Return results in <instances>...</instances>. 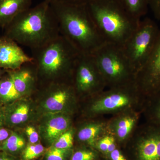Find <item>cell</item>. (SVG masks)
Returning a JSON list of instances; mask_svg holds the SVG:
<instances>
[{
	"mask_svg": "<svg viewBox=\"0 0 160 160\" xmlns=\"http://www.w3.org/2000/svg\"><path fill=\"white\" fill-rule=\"evenodd\" d=\"M60 33L81 54L93 55L106 43L92 18L87 5H72L61 0L50 3Z\"/></svg>",
	"mask_w": 160,
	"mask_h": 160,
	"instance_id": "1",
	"label": "cell"
},
{
	"mask_svg": "<svg viewBox=\"0 0 160 160\" xmlns=\"http://www.w3.org/2000/svg\"><path fill=\"white\" fill-rule=\"evenodd\" d=\"M4 30V36L31 49L44 46L60 35L57 19L50 4L45 1L18 15Z\"/></svg>",
	"mask_w": 160,
	"mask_h": 160,
	"instance_id": "2",
	"label": "cell"
},
{
	"mask_svg": "<svg viewBox=\"0 0 160 160\" xmlns=\"http://www.w3.org/2000/svg\"><path fill=\"white\" fill-rule=\"evenodd\" d=\"M38 77L52 83L72 82L76 63L81 54L60 35L37 49H31Z\"/></svg>",
	"mask_w": 160,
	"mask_h": 160,
	"instance_id": "3",
	"label": "cell"
},
{
	"mask_svg": "<svg viewBox=\"0 0 160 160\" xmlns=\"http://www.w3.org/2000/svg\"><path fill=\"white\" fill-rule=\"evenodd\" d=\"M87 6L106 42L122 48L141 20L132 16L118 0H91Z\"/></svg>",
	"mask_w": 160,
	"mask_h": 160,
	"instance_id": "4",
	"label": "cell"
},
{
	"mask_svg": "<svg viewBox=\"0 0 160 160\" xmlns=\"http://www.w3.org/2000/svg\"><path fill=\"white\" fill-rule=\"evenodd\" d=\"M88 98L83 111L89 119L112 116L129 109L142 111L146 97L134 84L106 88Z\"/></svg>",
	"mask_w": 160,
	"mask_h": 160,
	"instance_id": "5",
	"label": "cell"
},
{
	"mask_svg": "<svg viewBox=\"0 0 160 160\" xmlns=\"http://www.w3.org/2000/svg\"><path fill=\"white\" fill-rule=\"evenodd\" d=\"M92 56L104 78L107 88L136 84V72L122 47L106 43Z\"/></svg>",
	"mask_w": 160,
	"mask_h": 160,
	"instance_id": "6",
	"label": "cell"
},
{
	"mask_svg": "<svg viewBox=\"0 0 160 160\" xmlns=\"http://www.w3.org/2000/svg\"><path fill=\"white\" fill-rule=\"evenodd\" d=\"M160 29L149 18L140 20L136 29L122 47L123 51L137 74L149 59Z\"/></svg>",
	"mask_w": 160,
	"mask_h": 160,
	"instance_id": "7",
	"label": "cell"
},
{
	"mask_svg": "<svg viewBox=\"0 0 160 160\" xmlns=\"http://www.w3.org/2000/svg\"><path fill=\"white\" fill-rule=\"evenodd\" d=\"M72 83L78 98H89L107 88L92 55H80L73 69Z\"/></svg>",
	"mask_w": 160,
	"mask_h": 160,
	"instance_id": "8",
	"label": "cell"
},
{
	"mask_svg": "<svg viewBox=\"0 0 160 160\" xmlns=\"http://www.w3.org/2000/svg\"><path fill=\"white\" fill-rule=\"evenodd\" d=\"M125 145L134 160H160V126L146 121L139 123Z\"/></svg>",
	"mask_w": 160,
	"mask_h": 160,
	"instance_id": "9",
	"label": "cell"
},
{
	"mask_svg": "<svg viewBox=\"0 0 160 160\" xmlns=\"http://www.w3.org/2000/svg\"><path fill=\"white\" fill-rule=\"evenodd\" d=\"M46 89L43 108L47 113L74 114L78 107V97L72 83H52Z\"/></svg>",
	"mask_w": 160,
	"mask_h": 160,
	"instance_id": "10",
	"label": "cell"
},
{
	"mask_svg": "<svg viewBox=\"0 0 160 160\" xmlns=\"http://www.w3.org/2000/svg\"><path fill=\"white\" fill-rule=\"evenodd\" d=\"M136 84L146 97L160 90V29L149 59L137 74Z\"/></svg>",
	"mask_w": 160,
	"mask_h": 160,
	"instance_id": "11",
	"label": "cell"
},
{
	"mask_svg": "<svg viewBox=\"0 0 160 160\" xmlns=\"http://www.w3.org/2000/svg\"><path fill=\"white\" fill-rule=\"evenodd\" d=\"M142 111L129 109L112 116L108 119V132L114 137L118 146L125 145L139 124Z\"/></svg>",
	"mask_w": 160,
	"mask_h": 160,
	"instance_id": "12",
	"label": "cell"
},
{
	"mask_svg": "<svg viewBox=\"0 0 160 160\" xmlns=\"http://www.w3.org/2000/svg\"><path fill=\"white\" fill-rule=\"evenodd\" d=\"M32 61V57L26 54L17 43L4 36L0 38V68L15 70Z\"/></svg>",
	"mask_w": 160,
	"mask_h": 160,
	"instance_id": "13",
	"label": "cell"
},
{
	"mask_svg": "<svg viewBox=\"0 0 160 160\" xmlns=\"http://www.w3.org/2000/svg\"><path fill=\"white\" fill-rule=\"evenodd\" d=\"M88 122L75 129V138L81 144L94 148L101 138L109 133L107 129L108 119L105 117L88 119Z\"/></svg>",
	"mask_w": 160,
	"mask_h": 160,
	"instance_id": "14",
	"label": "cell"
},
{
	"mask_svg": "<svg viewBox=\"0 0 160 160\" xmlns=\"http://www.w3.org/2000/svg\"><path fill=\"white\" fill-rule=\"evenodd\" d=\"M47 114L42 132L46 142L52 145L63 133L72 127V115L64 112Z\"/></svg>",
	"mask_w": 160,
	"mask_h": 160,
	"instance_id": "15",
	"label": "cell"
},
{
	"mask_svg": "<svg viewBox=\"0 0 160 160\" xmlns=\"http://www.w3.org/2000/svg\"><path fill=\"white\" fill-rule=\"evenodd\" d=\"M8 71L16 89L22 96L29 94L33 90L38 74L33 61L23 64L17 69Z\"/></svg>",
	"mask_w": 160,
	"mask_h": 160,
	"instance_id": "16",
	"label": "cell"
},
{
	"mask_svg": "<svg viewBox=\"0 0 160 160\" xmlns=\"http://www.w3.org/2000/svg\"><path fill=\"white\" fill-rule=\"evenodd\" d=\"M32 0H0V28L4 29L18 15L31 7Z\"/></svg>",
	"mask_w": 160,
	"mask_h": 160,
	"instance_id": "17",
	"label": "cell"
},
{
	"mask_svg": "<svg viewBox=\"0 0 160 160\" xmlns=\"http://www.w3.org/2000/svg\"><path fill=\"white\" fill-rule=\"evenodd\" d=\"M30 104L26 101H20L10 107L7 113V121L10 125L18 126L26 122L32 114Z\"/></svg>",
	"mask_w": 160,
	"mask_h": 160,
	"instance_id": "18",
	"label": "cell"
},
{
	"mask_svg": "<svg viewBox=\"0 0 160 160\" xmlns=\"http://www.w3.org/2000/svg\"><path fill=\"white\" fill-rule=\"evenodd\" d=\"M142 115L145 121L160 126V90L146 97Z\"/></svg>",
	"mask_w": 160,
	"mask_h": 160,
	"instance_id": "19",
	"label": "cell"
},
{
	"mask_svg": "<svg viewBox=\"0 0 160 160\" xmlns=\"http://www.w3.org/2000/svg\"><path fill=\"white\" fill-rule=\"evenodd\" d=\"M22 96L18 92L9 72L0 78V99L4 102H10L18 99Z\"/></svg>",
	"mask_w": 160,
	"mask_h": 160,
	"instance_id": "20",
	"label": "cell"
},
{
	"mask_svg": "<svg viewBox=\"0 0 160 160\" xmlns=\"http://www.w3.org/2000/svg\"><path fill=\"white\" fill-rule=\"evenodd\" d=\"M132 16L139 20L147 13L149 0H118Z\"/></svg>",
	"mask_w": 160,
	"mask_h": 160,
	"instance_id": "21",
	"label": "cell"
},
{
	"mask_svg": "<svg viewBox=\"0 0 160 160\" xmlns=\"http://www.w3.org/2000/svg\"><path fill=\"white\" fill-rule=\"evenodd\" d=\"M26 142L22 137L16 133H12L8 138L0 144V150L15 153L24 149Z\"/></svg>",
	"mask_w": 160,
	"mask_h": 160,
	"instance_id": "22",
	"label": "cell"
},
{
	"mask_svg": "<svg viewBox=\"0 0 160 160\" xmlns=\"http://www.w3.org/2000/svg\"><path fill=\"white\" fill-rule=\"evenodd\" d=\"M75 128L73 126L60 137L52 145L56 148L62 149H72L75 139Z\"/></svg>",
	"mask_w": 160,
	"mask_h": 160,
	"instance_id": "23",
	"label": "cell"
},
{
	"mask_svg": "<svg viewBox=\"0 0 160 160\" xmlns=\"http://www.w3.org/2000/svg\"><path fill=\"white\" fill-rule=\"evenodd\" d=\"M73 152L72 149H62L52 146L46 152V160H68Z\"/></svg>",
	"mask_w": 160,
	"mask_h": 160,
	"instance_id": "24",
	"label": "cell"
},
{
	"mask_svg": "<svg viewBox=\"0 0 160 160\" xmlns=\"http://www.w3.org/2000/svg\"><path fill=\"white\" fill-rule=\"evenodd\" d=\"M98 156L97 150L89 147V149L83 148L73 152L69 160H97Z\"/></svg>",
	"mask_w": 160,
	"mask_h": 160,
	"instance_id": "25",
	"label": "cell"
},
{
	"mask_svg": "<svg viewBox=\"0 0 160 160\" xmlns=\"http://www.w3.org/2000/svg\"><path fill=\"white\" fill-rule=\"evenodd\" d=\"M45 151V148L41 144H30L23 152V160H34L40 156Z\"/></svg>",
	"mask_w": 160,
	"mask_h": 160,
	"instance_id": "26",
	"label": "cell"
},
{
	"mask_svg": "<svg viewBox=\"0 0 160 160\" xmlns=\"http://www.w3.org/2000/svg\"><path fill=\"white\" fill-rule=\"evenodd\" d=\"M112 135L109 133L101 138L96 143L94 149L106 155Z\"/></svg>",
	"mask_w": 160,
	"mask_h": 160,
	"instance_id": "27",
	"label": "cell"
},
{
	"mask_svg": "<svg viewBox=\"0 0 160 160\" xmlns=\"http://www.w3.org/2000/svg\"><path fill=\"white\" fill-rule=\"evenodd\" d=\"M26 132L30 144H37L39 141V134L34 127L28 126L26 129Z\"/></svg>",
	"mask_w": 160,
	"mask_h": 160,
	"instance_id": "28",
	"label": "cell"
},
{
	"mask_svg": "<svg viewBox=\"0 0 160 160\" xmlns=\"http://www.w3.org/2000/svg\"><path fill=\"white\" fill-rule=\"evenodd\" d=\"M149 5L155 18L160 21V0H149Z\"/></svg>",
	"mask_w": 160,
	"mask_h": 160,
	"instance_id": "29",
	"label": "cell"
},
{
	"mask_svg": "<svg viewBox=\"0 0 160 160\" xmlns=\"http://www.w3.org/2000/svg\"><path fill=\"white\" fill-rule=\"evenodd\" d=\"M106 156L110 160H128L122 152L120 150L119 146Z\"/></svg>",
	"mask_w": 160,
	"mask_h": 160,
	"instance_id": "30",
	"label": "cell"
},
{
	"mask_svg": "<svg viewBox=\"0 0 160 160\" xmlns=\"http://www.w3.org/2000/svg\"><path fill=\"white\" fill-rule=\"evenodd\" d=\"M65 2L72 5H87L91 0H61Z\"/></svg>",
	"mask_w": 160,
	"mask_h": 160,
	"instance_id": "31",
	"label": "cell"
},
{
	"mask_svg": "<svg viewBox=\"0 0 160 160\" xmlns=\"http://www.w3.org/2000/svg\"><path fill=\"white\" fill-rule=\"evenodd\" d=\"M9 131L5 129H0V142L5 141L9 136Z\"/></svg>",
	"mask_w": 160,
	"mask_h": 160,
	"instance_id": "32",
	"label": "cell"
},
{
	"mask_svg": "<svg viewBox=\"0 0 160 160\" xmlns=\"http://www.w3.org/2000/svg\"><path fill=\"white\" fill-rule=\"evenodd\" d=\"M0 160H14L12 158L8 156L5 155H0Z\"/></svg>",
	"mask_w": 160,
	"mask_h": 160,
	"instance_id": "33",
	"label": "cell"
},
{
	"mask_svg": "<svg viewBox=\"0 0 160 160\" xmlns=\"http://www.w3.org/2000/svg\"><path fill=\"white\" fill-rule=\"evenodd\" d=\"M3 118L2 116V115L0 114V127L2 126L3 124Z\"/></svg>",
	"mask_w": 160,
	"mask_h": 160,
	"instance_id": "34",
	"label": "cell"
},
{
	"mask_svg": "<svg viewBox=\"0 0 160 160\" xmlns=\"http://www.w3.org/2000/svg\"><path fill=\"white\" fill-rule=\"evenodd\" d=\"M3 70L2 68H0V78L3 76V74H4V71Z\"/></svg>",
	"mask_w": 160,
	"mask_h": 160,
	"instance_id": "35",
	"label": "cell"
},
{
	"mask_svg": "<svg viewBox=\"0 0 160 160\" xmlns=\"http://www.w3.org/2000/svg\"><path fill=\"white\" fill-rule=\"evenodd\" d=\"M44 1H46L47 2L49 3L50 4V3L52 1H53V0H44Z\"/></svg>",
	"mask_w": 160,
	"mask_h": 160,
	"instance_id": "36",
	"label": "cell"
}]
</instances>
